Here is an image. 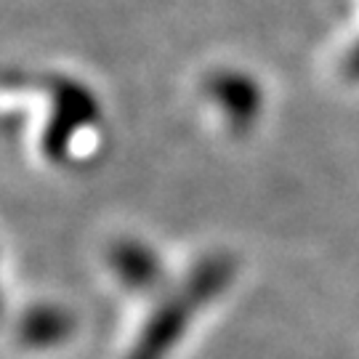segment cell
<instances>
[{"label": "cell", "mask_w": 359, "mask_h": 359, "mask_svg": "<svg viewBox=\"0 0 359 359\" xmlns=\"http://www.w3.org/2000/svg\"><path fill=\"white\" fill-rule=\"evenodd\" d=\"M109 269L117 277V283L136 295H157L165 293L170 285L165 277V264L152 245L136 237H123L112 243L109 253Z\"/></svg>", "instance_id": "277c9868"}, {"label": "cell", "mask_w": 359, "mask_h": 359, "mask_svg": "<svg viewBox=\"0 0 359 359\" xmlns=\"http://www.w3.org/2000/svg\"><path fill=\"white\" fill-rule=\"evenodd\" d=\"M35 83L48 93L51 102L48 123L40 133V152L51 163L62 165L77 152V147L90 130L99 126L102 104L88 83L77 77L46 75L35 77Z\"/></svg>", "instance_id": "7a4b0ae2"}, {"label": "cell", "mask_w": 359, "mask_h": 359, "mask_svg": "<svg viewBox=\"0 0 359 359\" xmlns=\"http://www.w3.org/2000/svg\"><path fill=\"white\" fill-rule=\"evenodd\" d=\"M341 72H344V77H346V80H351V83H359V40L351 46V48H348L346 56H344Z\"/></svg>", "instance_id": "8992f818"}, {"label": "cell", "mask_w": 359, "mask_h": 359, "mask_svg": "<svg viewBox=\"0 0 359 359\" xmlns=\"http://www.w3.org/2000/svg\"><path fill=\"white\" fill-rule=\"evenodd\" d=\"M237 277V258L218 250L203 256L176 285L160 293L126 359H168L184 341L194 317L226 293Z\"/></svg>", "instance_id": "6da1fadb"}, {"label": "cell", "mask_w": 359, "mask_h": 359, "mask_svg": "<svg viewBox=\"0 0 359 359\" xmlns=\"http://www.w3.org/2000/svg\"><path fill=\"white\" fill-rule=\"evenodd\" d=\"M203 93L218 109V115L224 117V126L234 136H245L256 128L266 107V93L258 77L237 67L213 69L203 83Z\"/></svg>", "instance_id": "3957f363"}, {"label": "cell", "mask_w": 359, "mask_h": 359, "mask_svg": "<svg viewBox=\"0 0 359 359\" xmlns=\"http://www.w3.org/2000/svg\"><path fill=\"white\" fill-rule=\"evenodd\" d=\"M77 330V317L59 304H35L19 317V344L32 351H46L67 344Z\"/></svg>", "instance_id": "5b68a950"}]
</instances>
